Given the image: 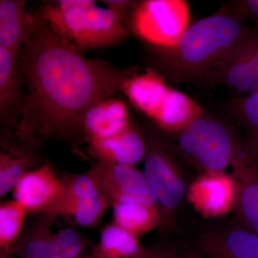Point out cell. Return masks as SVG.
Wrapping results in <instances>:
<instances>
[{
    "instance_id": "33",
    "label": "cell",
    "mask_w": 258,
    "mask_h": 258,
    "mask_svg": "<svg viewBox=\"0 0 258 258\" xmlns=\"http://www.w3.org/2000/svg\"><path fill=\"white\" fill-rule=\"evenodd\" d=\"M77 258H103L101 257V256L98 255V254H97L96 252H93L92 251V252H91V254H88V255L83 256V257H79Z\"/></svg>"
},
{
    "instance_id": "15",
    "label": "cell",
    "mask_w": 258,
    "mask_h": 258,
    "mask_svg": "<svg viewBox=\"0 0 258 258\" xmlns=\"http://www.w3.org/2000/svg\"><path fill=\"white\" fill-rule=\"evenodd\" d=\"M131 124L128 108L123 101L110 97L96 103L83 115L79 135L88 144L113 137Z\"/></svg>"
},
{
    "instance_id": "10",
    "label": "cell",
    "mask_w": 258,
    "mask_h": 258,
    "mask_svg": "<svg viewBox=\"0 0 258 258\" xmlns=\"http://www.w3.org/2000/svg\"><path fill=\"white\" fill-rule=\"evenodd\" d=\"M89 171L111 206L119 202L135 201L159 208L143 171L136 166L95 161Z\"/></svg>"
},
{
    "instance_id": "9",
    "label": "cell",
    "mask_w": 258,
    "mask_h": 258,
    "mask_svg": "<svg viewBox=\"0 0 258 258\" xmlns=\"http://www.w3.org/2000/svg\"><path fill=\"white\" fill-rule=\"evenodd\" d=\"M191 244L203 258H258V235L234 219L203 226Z\"/></svg>"
},
{
    "instance_id": "6",
    "label": "cell",
    "mask_w": 258,
    "mask_h": 258,
    "mask_svg": "<svg viewBox=\"0 0 258 258\" xmlns=\"http://www.w3.org/2000/svg\"><path fill=\"white\" fill-rule=\"evenodd\" d=\"M189 5L184 0L137 2L130 20L131 32L152 48L169 47L189 27Z\"/></svg>"
},
{
    "instance_id": "4",
    "label": "cell",
    "mask_w": 258,
    "mask_h": 258,
    "mask_svg": "<svg viewBox=\"0 0 258 258\" xmlns=\"http://www.w3.org/2000/svg\"><path fill=\"white\" fill-rule=\"evenodd\" d=\"M176 135L178 152L202 174L223 172L247 152L230 125L204 109Z\"/></svg>"
},
{
    "instance_id": "27",
    "label": "cell",
    "mask_w": 258,
    "mask_h": 258,
    "mask_svg": "<svg viewBox=\"0 0 258 258\" xmlns=\"http://www.w3.org/2000/svg\"><path fill=\"white\" fill-rule=\"evenodd\" d=\"M176 244L159 242L141 250L134 258H174Z\"/></svg>"
},
{
    "instance_id": "17",
    "label": "cell",
    "mask_w": 258,
    "mask_h": 258,
    "mask_svg": "<svg viewBox=\"0 0 258 258\" xmlns=\"http://www.w3.org/2000/svg\"><path fill=\"white\" fill-rule=\"evenodd\" d=\"M170 87L165 78L152 69L137 73L125 81L121 92L137 109L151 119L165 100Z\"/></svg>"
},
{
    "instance_id": "8",
    "label": "cell",
    "mask_w": 258,
    "mask_h": 258,
    "mask_svg": "<svg viewBox=\"0 0 258 258\" xmlns=\"http://www.w3.org/2000/svg\"><path fill=\"white\" fill-rule=\"evenodd\" d=\"M200 83L223 85L248 94L258 91V23L249 27Z\"/></svg>"
},
{
    "instance_id": "21",
    "label": "cell",
    "mask_w": 258,
    "mask_h": 258,
    "mask_svg": "<svg viewBox=\"0 0 258 258\" xmlns=\"http://www.w3.org/2000/svg\"><path fill=\"white\" fill-rule=\"evenodd\" d=\"M113 222L131 233L143 235L162 223L160 209L135 201H122L112 206Z\"/></svg>"
},
{
    "instance_id": "1",
    "label": "cell",
    "mask_w": 258,
    "mask_h": 258,
    "mask_svg": "<svg viewBox=\"0 0 258 258\" xmlns=\"http://www.w3.org/2000/svg\"><path fill=\"white\" fill-rule=\"evenodd\" d=\"M20 49L26 93L14 137L35 149L50 138L76 139L83 115L98 102L121 92L137 67L88 58L59 36L37 13Z\"/></svg>"
},
{
    "instance_id": "11",
    "label": "cell",
    "mask_w": 258,
    "mask_h": 258,
    "mask_svg": "<svg viewBox=\"0 0 258 258\" xmlns=\"http://www.w3.org/2000/svg\"><path fill=\"white\" fill-rule=\"evenodd\" d=\"M237 184L232 174L204 173L189 184L186 199L205 217L217 218L233 211Z\"/></svg>"
},
{
    "instance_id": "26",
    "label": "cell",
    "mask_w": 258,
    "mask_h": 258,
    "mask_svg": "<svg viewBox=\"0 0 258 258\" xmlns=\"http://www.w3.org/2000/svg\"><path fill=\"white\" fill-rule=\"evenodd\" d=\"M229 111L240 125L247 129L258 128V91L233 100Z\"/></svg>"
},
{
    "instance_id": "14",
    "label": "cell",
    "mask_w": 258,
    "mask_h": 258,
    "mask_svg": "<svg viewBox=\"0 0 258 258\" xmlns=\"http://www.w3.org/2000/svg\"><path fill=\"white\" fill-rule=\"evenodd\" d=\"M88 144V154L98 162L136 166L147 155L146 134L132 122L120 133Z\"/></svg>"
},
{
    "instance_id": "19",
    "label": "cell",
    "mask_w": 258,
    "mask_h": 258,
    "mask_svg": "<svg viewBox=\"0 0 258 258\" xmlns=\"http://www.w3.org/2000/svg\"><path fill=\"white\" fill-rule=\"evenodd\" d=\"M203 111V108L192 98L170 88L165 100L152 120L163 132L177 134Z\"/></svg>"
},
{
    "instance_id": "16",
    "label": "cell",
    "mask_w": 258,
    "mask_h": 258,
    "mask_svg": "<svg viewBox=\"0 0 258 258\" xmlns=\"http://www.w3.org/2000/svg\"><path fill=\"white\" fill-rule=\"evenodd\" d=\"M231 168L237 184L233 219L258 235L257 166L247 152Z\"/></svg>"
},
{
    "instance_id": "30",
    "label": "cell",
    "mask_w": 258,
    "mask_h": 258,
    "mask_svg": "<svg viewBox=\"0 0 258 258\" xmlns=\"http://www.w3.org/2000/svg\"><path fill=\"white\" fill-rule=\"evenodd\" d=\"M242 142L246 150L258 167V128L247 129Z\"/></svg>"
},
{
    "instance_id": "12",
    "label": "cell",
    "mask_w": 258,
    "mask_h": 258,
    "mask_svg": "<svg viewBox=\"0 0 258 258\" xmlns=\"http://www.w3.org/2000/svg\"><path fill=\"white\" fill-rule=\"evenodd\" d=\"M64 184L50 164L27 171L15 185V200L28 212L47 214L58 201Z\"/></svg>"
},
{
    "instance_id": "32",
    "label": "cell",
    "mask_w": 258,
    "mask_h": 258,
    "mask_svg": "<svg viewBox=\"0 0 258 258\" xmlns=\"http://www.w3.org/2000/svg\"><path fill=\"white\" fill-rule=\"evenodd\" d=\"M0 258H13V254L9 251L0 250Z\"/></svg>"
},
{
    "instance_id": "13",
    "label": "cell",
    "mask_w": 258,
    "mask_h": 258,
    "mask_svg": "<svg viewBox=\"0 0 258 258\" xmlns=\"http://www.w3.org/2000/svg\"><path fill=\"white\" fill-rule=\"evenodd\" d=\"M19 52L0 47V118L8 139L18 124L25 95Z\"/></svg>"
},
{
    "instance_id": "7",
    "label": "cell",
    "mask_w": 258,
    "mask_h": 258,
    "mask_svg": "<svg viewBox=\"0 0 258 258\" xmlns=\"http://www.w3.org/2000/svg\"><path fill=\"white\" fill-rule=\"evenodd\" d=\"M41 217L28 227L13 244L9 252L19 258H77L87 247L88 241L73 227L52 230L55 217Z\"/></svg>"
},
{
    "instance_id": "20",
    "label": "cell",
    "mask_w": 258,
    "mask_h": 258,
    "mask_svg": "<svg viewBox=\"0 0 258 258\" xmlns=\"http://www.w3.org/2000/svg\"><path fill=\"white\" fill-rule=\"evenodd\" d=\"M62 179L63 191L47 215L71 217L83 202L101 192L98 181L90 171L83 174H69Z\"/></svg>"
},
{
    "instance_id": "3",
    "label": "cell",
    "mask_w": 258,
    "mask_h": 258,
    "mask_svg": "<svg viewBox=\"0 0 258 258\" xmlns=\"http://www.w3.org/2000/svg\"><path fill=\"white\" fill-rule=\"evenodd\" d=\"M37 14L81 53L118 45L131 32L128 22L92 0L45 2Z\"/></svg>"
},
{
    "instance_id": "24",
    "label": "cell",
    "mask_w": 258,
    "mask_h": 258,
    "mask_svg": "<svg viewBox=\"0 0 258 258\" xmlns=\"http://www.w3.org/2000/svg\"><path fill=\"white\" fill-rule=\"evenodd\" d=\"M29 212L16 200L5 202L0 205V248L10 251L25 228Z\"/></svg>"
},
{
    "instance_id": "5",
    "label": "cell",
    "mask_w": 258,
    "mask_h": 258,
    "mask_svg": "<svg viewBox=\"0 0 258 258\" xmlns=\"http://www.w3.org/2000/svg\"><path fill=\"white\" fill-rule=\"evenodd\" d=\"M147 152L144 159V174L162 215L166 219L174 215L186 198L189 185L186 183L170 146L159 132L148 128L145 133Z\"/></svg>"
},
{
    "instance_id": "28",
    "label": "cell",
    "mask_w": 258,
    "mask_h": 258,
    "mask_svg": "<svg viewBox=\"0 0 258 258\" xmlns=\"http://www.w3.org/2000/svg\"><path fill=\"white\" fill-rule=\"evenodd\" d=\"M101 3L117 16L130 24L131 18L137 2L129 0H105L101 1Z\"/></svg>"
},
{
    "instance_id": "18",
    "label": "cell",
    "mask_w": 258,
    "mask_h": 258,
    "mask_svg": "<svg viewBox=\"0 0 258 258\" xmlns=\"http://www.w3.org/2000/svg\"><path fill=\"white\" fill-rule=\"evenodd\" d=\"M34 27L35 15L28 11L25 0L0 1V47L19 52Z\"/></svg>"
},
{
    "instance_id": "23",
    "label": "cell",
    "mask_w": 258,
    "mask_h": 258,
    "mask_svg": "<svg viewBox=\"0 0 258 258\" xmlns=\"http://www.w3.org/2000/svg\"><path fill=\"white\" fill-rule=\"evenodd\" d=\"M0 153V198L14 189L35 160L33 151L25 146L8 144Z\"/></svg>"
},
{
    "instance_id": "2",
    "label": "cell",
    "mask_w": 258,
    "mask_h": 258,
    "mask_svg": "<svg viewBox=\"0 0 258 258\" xmlns=\"http://www.w3.org/2000/svg\"><path fill=\"white\" fill-rule=\"evenodd\" d=\"M246 19L230 5L199 20L171 46L152 48L157 72L177 83H201L248 29Z\"/></svg>"
},
{
    "instance_id": "25",
    "label": "cell",
    "mask_w": 258,
    "mask_h": 258,
    "mask_svg": "<svg viewBox=\"0 0 258 258\" xmlns=\"http://www.w3.org/2000/svg\"><path fill=\"white\" fill-rule=\"evenodd\" d=\"M111 206L103 193L100 192L88 199L75 211L73 218L77 225L84 227H93L99 222L105 211Z\"/></svg>"
},
{
    "instance_id": "29",
    "label": "cell",
    "mask_w": 258,
    "mask_h": 258,
    "mask_svg": "<svg viewBox=\"0 0 258 258\" xmlns=\"http://www.w3.org/2000/svg\"><path fill=\"white\" fill-rule=\"evenodd\" d=\"M229 3L243 18L258 23V0H236Z\"/></svg>"
},
{
    "instance_id": "22",
    "label": "cell",
    "mask_w": 258,
    "mask_h": 258,
    "mask_svg": "<svg viewBox=\"0 0 258 258\" xmlns=\"http://www.w3.org/2000/svg\"><path fill=\"white\" fill-rule=\"evenodd\" d=\"M139 237L112 222L101 230L92 251L103 258H134L143 249Z\"/></svg>"
},
{
    "instance_id": "31",
    "label": "cell",
    "mask_w": 258,
    "mask_h": 258,
    "mask_svg": "<svg viewBox=\"0 0 258 258\" xmlns=\"http://www.w3.org/2000/svg\"><path fill=\"white\" fill-rule=\"evenodd\" d=\"M174 258H203L191 244L176 245Z\"/></svg>"
}]
</instances>
